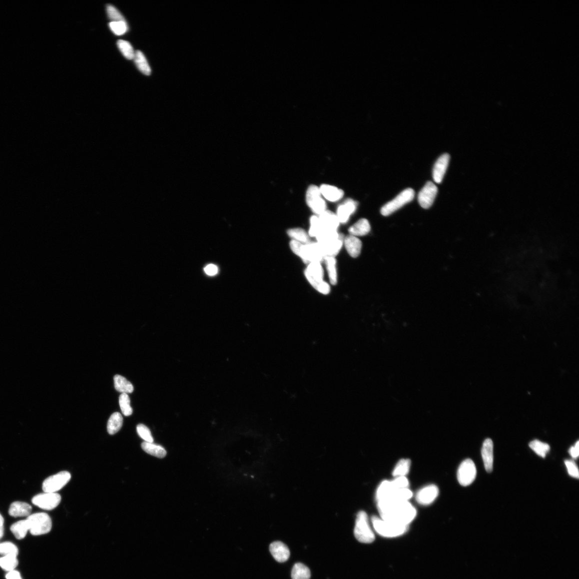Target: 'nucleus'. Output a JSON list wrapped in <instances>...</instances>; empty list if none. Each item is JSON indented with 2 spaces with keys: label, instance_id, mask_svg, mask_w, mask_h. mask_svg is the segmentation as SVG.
I'll return each instance as SVG.
<instances>
[{
  "label": "nucleus",
  "instance_id": "nucleus-16",
  "mask_svg": "<svg viewBox=\"0 0 579 579\" xmlns=\"http://www.w3.org/2000/svg\"><path fill=\"white\" fill-rule=\"evenodd\" d=\"M450 156L448 153L440 157L434 167L433 178L437 184L441 183L449 164Z\"/></svg>",
  "mask_w": 579,
  "mask_h": 579
},
{
  "label": "nucleus",
  "instance_id": "nucleus-3",
  "mask_svg": "<svg viewBox=\"0 0 579 579\" xmlns=\"http://www.w3.org/2000/svg\"><path fill=\"white\" fill-rule=\"evenodd\" d=\"M321 247L325 257H335L343 246L344 236L338 231H322L316 238Z\"/></svg>",
  "mask_w": 579,
  "mask_h": 579
},
{
  "label": "nucleus",
  "instance_id": "nucleus-26",
  "mask_svg": "<svg viewBox=\"0 0 579 579\" xmlns=\"http://www.w3.org/2000/svg\"><path fill=\"white\" fill-rule=\"evenodd\" d=\"M123 424V418L119 413H114L110 417L107 423V431L108 434L113 435L117 433L121 428Z\"/></svg>",
  "mask_w": 579,
  "mask_h": 579
},
{
  "label": "nucleus",
  "instance_id": "nucleus-14",
  "mask_svg": "<svg viewBox=\"0 0 579 579\" xmlns=\"http://www.w3.org/2000/svg\"><path fill=\"white\" fill-rule=\"evenodd\" d=\"M438 495V488L435 485H432L421 489L417 493L416 500L419 504L423 506H428L433 503Z\"/></svg>",
  "mask_w": 579,
  "mask_h": 579
},
{
  "label": "nucleus",
  "instance_id": "nucleus-6",
  "mask_svg": "<svg viewBox=\"0 0 579 579\" xmlns=\"http://www.w3.org/2000/svg\"><path fill=\"white\" fill-rule=\"evenodd\" d=\"M354 535L356 539L362 544H370L375 540V534L370 526L368 515L364 511L358 513Z\"/></svg>",
  "mask_w": 579,
  "mask_h": 579
},
{
  "label": "nucleus",
  "instance_id": "nucleus-35",
  "mask_svg": "<svg viewBox=\"0 0 579 579\" xmlns=\"http://www.w3.org/2000/svg\"><path fill=\"white\" fill-rule=\"evenodd\" d=\"M117 46H118L122 55L127 59H134L135 52H134L133 47H132L129 42L125 40H119L117 42Z\"/></svg>",
  "mask_w": 579,
  "mask_h": 579
},
{
  "label": "nucleus",
  "instance_id": "nucleus-38",
  "mask_svg": "<svg viewBox=\"0 0 579 579\" xmlns=\"http://www.w3.org/2000/svg\"><path fill=\"white\" fill-rule=\"evenodd\" d=\"M109 26L111 31L117 35H122L128 30L126 21H111L109 23Z\"/></svg>",
  "mask_w": 579,
  "mask_h": 579
},
{
  "label": "nucleus",
  "instance_id": "nucleus-8",
  "mask_svg": "<svg viewBox=\"0 0 579 579\" xmlns=\"http://www.w3.org/2000/svg\"><path fill=\"white\" fill-rule=\"evenodd\" d=\"M415 192L412 188H407L400 193L394 199L386 203L381 209V214L384 216H389L405 205L411 202L414 198Z\"/></svg>",
  "mask_w": 579,
  "mask_h": 579
},
{
  "label": "nucleus",
  "instance_id": "nucleus-10",
  "mask_svg": "<svg viewBox=\"0 0 579 579\" xmlns=\"http://www.w3.org/2000/svg\"><path fill=\"white\" fill-rule=\"evenodd\" d=\"M71 479V475L68 472H61L49 476L42 484L44 493H56L62 489Z\"/></svg>",
  "mask_w": 579,
  "mask_h": 579
},
{
  "label": "nucleus",
  "instance_id": "nucleus-23",
  "mask_svg": "<svg viewBox=\"0 0 579 579\" xmlns=\"http://www.w3.org/2000/svg\"><path fill=\"white\" fill-rule=\"evenodd\" d=\"M371 230L369 222L365 218H362L351 226L349 229L350 235L355 237L367 235Z\"/></svg>",
  "mask_w": 579,
  "mask_h": 579
},
{
  "label": "nucleus",
  "instance_id": "nucleus-18",
  "mask_svg": "<svg viewBox=\"0 0 579 579\" xmlns=\"http://www.w3.org/2000/svg\"><path fill=\"white\" fill-rule=\"evenodd\" d=\"M482 456L486 470L488 473L492 472L494 464V444L492 439L488 438L484 442Z\"/></svg>",
  "mask_w": 579,
  "mask_h": 579
},
{
  "label": "nucleus",
  "instance_id": "nucleus-41",
  "mask_svg": "<svg viewBox=\"0 0 579 579\" xmlns=\"http://www.w3.org/2000/svg\"><path fill=\"white\" fill-rule=\"evenodd\" d=\"M137 432L140 436L146 442L153 443V438L149 429L143 424H139L137 427Z\"/></svg>",
  "mask_w": 579,
  "mask_h": 579
},
{
  "label": "nucleus",
  "instance_id": "nucleus-7",
  "mask_svg": "<svg viewBox=\"0 0 579 579\" xmlns=\"http://www.w3.org/2000/svg\"><path fill=\"white\" fill-rule=\"evenodd\" d=\"M29 531L32 536H38L48 533L52 530V520L45 513H37L26 519Z\"/></svg>",
  "mask_w": 579,
  "mask_h": 579
},
{
  "label": "nucleus",
  "instance_id": "nucleus-21",
  "mask_svg": "<svg viewBox=\"0 0 579 579\" xmlns=\"http://www.w3.org/2000/svg\"><path fill=\"white\" fill-rule=\"evenodd\" d=\"M32 510L31 506L27 503L15 502L10 505L9 514L14 518L28 517L31 515Z\"/></svg>",
  "mask_w": 579,
  "mask_h": 579
},
{
  "label": "nucleus",
  "instance_id": "nucleus-24",
  "mask_svg": "<svg viewBox=\"0 0 579 579\" xmlns=\"http://www.w3.org/2000/svg\"><path fill=\"white\" fill-rule=\"evenodd\" d=\"M142 449L150 455L162 459L166 456V451L162 446L159 445L144 442L141 444Z\"/></svg>",
  "mask_w": 579,
  "mask_h": 579
},
{
  "label": "nucleus",
  "instance_id": "nucleus-37",
  "mask_svg": "<svg viewBox=\"0 0 579 579\" xmlns=\"http://www.w3.org/2000/svg\"><path fill=\"white\" fill-rule=\"evenodd\" d=\"M119 405L122 414L126 416L133 414V409L130 406V400L127 394L122 393L119 397Z\"/></svg>",
  "mask_w": 579,
  "mask_h": 579
},
{
  "label": "nucleus",
  "instance_id": "nucleus-43",
  "mask_svg": "<svg viewBox=\"0 0 579 579\" xmlns=\"http://www.w3.org/2000/svg\"><path fill=\"white\" fill-rule=\"evenodd\" d=\"M394 486L397 489H405L409 488V482L406 476H402V477H397L392 481Z\"/></svg>",
  "mask_w": 579,
  "mask_h": 579
},
{
  "label": "nucleus",
  "instance_id": "nucleus-47",
  "mask_svg": "<svg viewBox=\"0 0 579 579\" xmlns=\"http://www.w3.org/2000/svg\"><path fill=\"white\" fill-rule=\"evenodd\" d=\"M3 535H4L3 526L0 527V539H1L3 537Z\"/></svg>",
  "mask_w": 579,
  "mask_h": 579
},
{
  "label": "nucleus",
  "instance_id": "nucleus-40",
  "mask_svg": "<svg viewBox=\"0 0 579 579\" xmlns=\"http://www.w3.org/2000/svg\"><path fill=\"white\" fill-rule=\"evenodd\" d=\"M106 10L108 17L112 21H126L119 11L113 5L108 4Z\"/></svg>",
  "mask_w": 579,
  "mask_h": 579
},
{
  "label": "nucleus",
  "instance_id": "nucleus-2",
  "mask_svg": "<svg viewBox=\"0 0 579 579\" xmlns=\"http://www.w3.org/2000/svg\"><path fill=\"white\" fill-rule=\"evenodd\" d=\"M291 250L307 264L313 262H321L324 261L325 255L321 247L317 242H310L302 244L291 240L290 243Z\"/></svg>",
  "mask_w": 579,
  "mask_h": 579
},
{
  "label": "nucleus",
  "instance_id": "nucleus-5",
  "mask_svg": "<svg viewBox=\"0 0 579 579\" xmlns=\"http://www.w3.org/2000/svg\"><path fill=\"white\" fill-rule=\"evenodd\" d=\"M371 522L374 530L380 536L387 538L401 536L409 530V526L396 524L375 516L372 517Z\"/></svg>",
  "mask_w": 579,
  "mask_h": 579
},
{
  "label": "nucleus",
  "instance_id": "nucleus-25",
  "mask_svg": "<svg viewBox=\"0 0 579 579\" xmlns=\"http://www.w3.org/2000/svg\"><path fill=\"white\" fill-rule=\"evenodd\" d=\"M114 383L115 390L119 392L125 394L133 393L134 391L133 385L125 378L116 375L114 377Z\"/></svg>",
  "mask_w": 579,
  "mask_h": 579
},
{
  "label": "nucleus",
  "instance_id": "nucleus-32",
  "mask_svg": "<svg viewBox=\"0 0 579 579\" xmlns=\"http://www.w3.org/2000/svg\"><path fill=\"white\" fill-rule=\"evenodd\" d=\"M410 467L411 461L409 459H401L395 467L392 473L393 476L395 478L406 476L409 472Z\"/></svg>",
  "mask_w": 579,
  "mask_h": 579
},
{
  "label": "nucleus",
  "instance_id": "nucleus-1",
  "mask_svg": "<svg viewBox=\"0 0 579 579\" xmlns=\"http://www.w3.org/2000/svg\"><path fill=\"white\" fill-rule=\"evenodd\" d=\"M380 518L401 525L409 526L417 515L414 506L406 502H391L378 503Z\"/></svg>",
  "mask_w": 579,
  "mask_h": 579
},
{
  "label": "nucleus",
  "instance_id": "nucleus-42",
  "mask_svg": "<svg viewBox=\"0 0 579 579\" xmlns=\"http://www.w3.org/2000/svg\"><path fill=\"white\" fill-rule=\"evenodd\" d=\"M565 464L567 467L568 473L570 476L571 477L579 479V470L575 462L572 460H566Z\"/></svg>",
  "mask_w": 579,
  "mask_h": 579
},
{
  "label": "nucleus",
  "instance_id": "nucleus-27",
  "mask_svg": "<svg viewBox=\"0 0 579 579\" xmlns=\"http://www.w3.org/2000/svg\"><path fill=\"white\" fill-rule=\"evenodd\" d=\"M134 59L139 70L145 75H150L151 68L146 57L140 50L136 51Z\"/></svg>",
  "mask_w": 579,
  "mask_h": 579
},
{
  "label": "nucleus",
  "instance_id": "nucleus-31",
  "mask_svg": "<svg viewBox=\"0 0 579 579\" xmlns=\"http://www.w3.org/2000/svg\"><path fill=\"white\" fill-rule=\"evenodd\" d=\"M287 233L292 240H295L302 244L310 243V237L304 230L300 228L291 229L288 231Z\"/></svg>",
  "mask_w": 579,
  "mask_h": 579
},
{
  "label": "nucleus",
  "instance_id": "nucleus-44",
  "mask_svg": "<svg viewBox=\"0 0 579 579\" xmlns=\"http://www.w3.org/2000/svg\"><path fill=\"white\" fill-rule=\"evenodd\" d=\"M204 270L205 273L209 276H214L218 272V267L215 265H213V264H210V265L205 267Z\"/></svg>",
  "mask_w": 579,
  "mask_h": 579
},
{
  "label": "nucleus",
  "instance_id": "nucleus-4",
  "mask_svg": "<svg viewBox=\"0 0 579 579\" xmlns=\"http://www.w3.org/2000/svg\"><path fill=\"white\" fill-rule=\"evenodd\" d=\"M305 275L312 287L321 294L328 295L331 287L324 280V270L321 262H313L309 264L305 270Z\"/></svg>",
  "mask_w": 579,
  "mask_h": 579
},
{
  "label": "nucleus",
  "instance_id": "nucleus-19",
  "mask_svg": "<svg viewBox=\"0 0 579 579\" xmlns=\"http://www.w3.org/2000/svg\"><path fill=\"white\" fill-rule=\"evenodd\" d=\"M270 552L274 559L278 562L284 563L287 561L290 556L288 547L282 542L276 541L270 545Z\"/></svg>",
  "mask_w": 579,
  "mask_h": 579
},
{
  "label": "nucleus",
  "instance_id": "nucleus-39",
  "mask_svg": "<svg viewBox=\"0 0 579 579\" xmlns=\"http://www.w3.org/2000/svg\"><path fill=\"white\" fill-rule=\"evenodd\" d=\"M18 549L17 547L10 542H3L0 544V555L3 556L13 555L17 556Z\"/></svg>",
  "mask_w": 579,
  "mask_h": 579
},
{
  "label": "nucleus",
  "instance_id": "nucleus-46",
  "mask_svg": "<svg viewBox=\"0 0 579 579\" xmlns=\"http://www.w3.org/2000/svg\"><path fill=\"white\" fill-rule=\"evenodd\" d=\"M5 578L6 579H22L20 574L16 570L9 572V573L6 574Z\"/></svg>",
  "mask_w": 579,
  "mask_h": 579
},
{
  "label": "nucleus",
  "instance_id": "nucleus-30",
  "mask_svg": "<svg viewBox=\"0 0 579 579\" xmlns=\"http://www.w3.org/2000/svg\"><path fill=\"white\" fill-rule=\"evenodd\" d=\"M291 578L292 579H310V570L304 564L296 563L292 570Z\"/></svg>",
  "mask_w": 579,
  "mask_h": 579
},
{
  "label": "nucleus",
  "instance_id": "nucleus-9",
  "mask_svg": "<svg viewBox=\"0 0 579 579\" xmlns=\"http://www.w3.org/2000/svg\"><path fill=\"white\" fill-rule=\"evenodd\" d=\"M320 188L316 185H311L308 188L306 195V200L309 206L315 214L320 215L326 210L327 205L322 199Z\"/></svg>",
  "mask_w": 579,
  "mask_h": 579
},
{
  "label": "nucleus",
  "instance_id": "nucleus-34",
  "mask_svg": "<svg viewBox=\"0 0 579 579\" xmlns=\"http://www.w3.org/2000/svg\"><path fill=\"white\" fill-rule=\"evenodd\" d=\"M530 448L540 457L545 458L547 454L551 450V447L547 443L535 440L530 443Z\"/></svg>",
  "mask_w": 579,
  "mask_h": 579
},
{
  "label": "nucleus",
  "instance_id": "nucleus-12",
  "mask_svg": "<svg viewBox=\"0 0 579 579\" xmlns=\"http://www.w3.org/2000/svg\"><path fill=\"white\" fill-rule=\"evenodd\" d=\"M61 497L57 493H44L35 496L32 503L36 507L47 511L55 509L60 504Z\"/></svg>",
  "mask_w": 579,
  "mask_h": 579
},
{
  "label": "nucleus",
  "instance_id": "nucleus-11",
  "mask_svg": "<svg viewBox=\"0 0 579 579\" xmlns=\"http://www.w3.org/2000/svg\"><path fill=\"white\" fill-rule=\"evenodd\" d=\"M477 474V470L473 460L468 459L463 462L460 465L457 478L460 485L467 487L474 481Z\"/></svg>",
  "mask_w": 579,
  "mask_h": 579
},
{
  "label": "nucleus",
  "instance_id": "nucleus-22",
  "mask_svg": "<svg viewBox=\"0 0 579 579\" xmlns=\"http://www.w3.org/2000/svg\"><path fill=\"white\" fill-rule=\"evenodd\" d=\"M319 188L321 195L329 201H339L344 195V192L342 189L333 186L322 185Z\"/></svg>",
  "mask_w": 579,
  "mask_h": 579
},
{
  "label": "nucleus",
  "instance_id": "nucleus-36",
  "mask_svg": "<svg viewBox=\"0 0 579 579\" xmlns=\"http://www.w3.org/2000/svg\"><path fill=\"white\" fill-rule=\"evenodd\" d=\"M323 231L318 216H313L310 218V228L309 234L310 237H317Z\"/></svg>",
  "mask_w": 579,
  "mask_h": 579
},
{
  "label": "nucleus",
  "instance_id": "nucleus-13",
  "mask_svg": "<svg viewBox=\"0 0 579 579\" xmlns=\"http://www.w3.org/2000/svg\"><path fill=\"white\" fill-rule=\"evenodd\" d=\"M437 193V187L433 182H428L418 196L420 206L424 209L431 207L435 201Z\"/></svg>",
  "mask_w": 579,
  "mask_h": 579
},
{
  "label": "nucleus",
  "instance_id": "nucleus-20",
  "mask_svg": "<svg viewBox=\"0 0 579 579\" xmlns=\"http://www.w3.org/2000/svg\"><path fill=\"white\" fill-rule=\"evenodd\" d=\"M343 245L345 246L346 250L351 257L356 258L360 255L362 243L360 239L357 237L350 234L344 237Z\"/></svg>",
  "mask_w": 579,
  "mask_h": 579
},
{
  "label": "nucleus",
  "instance_id": "nucleus-33",
  "mask_svg": "<svg viewBox=\"0 0 579 579\" xmlns=\"http://www.w3.org/2000/svg\"><path fill=\"white\" fill-rule=\"evenodd\" d=\"M17 556L13 555L3 556L0 558V567L9 572L14 570L18 566Z\"/></svg>",
  "mask_w": 579,
  "mask_h": 579
},
{
  "label": "nucleus",
  "instance_id": "nucleus-28",
  "mask_svg": "<svg viewBox=\"0 0 579 579\" xmlns=\"http://www.w3.org/2000/svg\"><path fill=\"white\" fill-rule=\"evenodd\" d=\"M324 261L326 263L329 281L332 285H335L338 283V273H337L336 267L337 262L335 257L327 256L325 258Z\"/></svg>",
  "mask_w": 579,
  "mask_h": 579
},
{
  "label": "nucleus",
  "instance_id": "nucleus-45",
  "mask_svg": "<svg viewBox=\"0 0 579 579\" xmlns=\"http://www.w3.org/2000/svg\"><path fill=\"white\" fill-rule=\"evenodd\" d=\"M569 453H570V455L572 457V458H573L574 459H577L578 458L579 455V441H578L576 443V445L572 447V448L569 450Z\"/></svg>",
  "mask_w": 579,
  "mask_h": 579
},
{
  "label": "nucleus",
  "instance_id": "nucleus-48",
  "mask_svg": "<svg viewBox=\"0 0 579 579\" xmlns=\"http://www.w3.org/2000/svg\"><path fill=\"white\" fill-rule=\"evenodd\" d=\"M3 524H4V519H3V517L2 516V515L1 514H0V527L3 526Z\"/></svg>",
  "mask_w": 579,
  "mask_h": 579
},
{
  "label": "nucleus",
  "instance_id": "nucleus-17",
  "mask_svg": "<svg viewBox=\"0 0 579 579\" xmlns=\"http://www.w3.org/2000/svg\"><path fill=\"white\" fill-rule=\"evenodd\" d=\"M357 202L352 199H347L339 206L337 210L336 216L340 223H346L350 216L354 213L357 209Z\"/></svg>",
  "mask_w": 579,
  "mask_h": 579
},
{
  "label": "nucleus",
  "instance_id": "nucleus-15",
  "mask_svg": "<svg viewBox=\"0 0 579 579\" xmlns=\"http://www.w3.org/2000/svg\"><path fill=\"white\" fill-rule=\"evenodd\" d=\"M324 231H338L340 222L336 215L326 210L318 216Z\"/></svg>",
  "mask_w": 579,
  "mask_h": 579
},
{
  "label": "nucleus",
  "instance_id": "nucleus-29",
  "mask_svg": "<svg viewBox=\"0 0 579 579\" xmlns=\"http://www.w3.org/2000/svg\"><path fill=\"white\" fill-rule=\"evenodd\" d=\"M10 531L17 539H23L29 531L26 519L20 520V521L12 524L10 527Z\"/></svg>",
  "mask_w": 579,
  "mask_h": 579
}]
</instances>
